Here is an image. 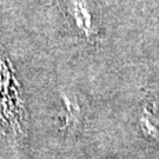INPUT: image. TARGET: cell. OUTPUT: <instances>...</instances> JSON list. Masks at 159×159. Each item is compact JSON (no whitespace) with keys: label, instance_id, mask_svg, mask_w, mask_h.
I'll list each match as a JSON object with an SVG mask.
<instances>
[{"label":"cell","instance_id":"1","mask_svg":"<svg viewBox=\"0 0 159 159\" xmlns=\"http://www.w3.org/2000/svg\"><path fill=\"white\" fill-rule=\"evenodd\" d=\"M0 119L12 131H20L24 120V102L20 85L8 57L0 46Z\"/></svg>","mask_w":159,"mask_h":159},{"label":"cell","instance_id":"3","mask_svg":"<svg viewBox=\"0 0 159 159\" xmlns=\"http://www.w3.org/2000/svg\"><path fill=\"white\" fill-rule=\"evenodd\" d=\"M83 111L79 99L71 92L61 93V108L59 112V129L61 131L75 130L81 121Z\"/></svg>","mask_w":159,"mask_h":159},{"label":"cell","instance_id":"2","mask_svg":"<svg viewBox=\"0 0 159 159\" xmlns=\"http://www.w3.org/2000/svg\"><path fill=\"white\" fill-rule=\"evenodd\" d=\"M70 23L81 38L94 41L100 37L102 17L96 0H63Z\"/></svg>","mask_w":159,"mask_h":159},{"label":"cell","instance_id":"4","mask_svg":"<svg viewBox=\"0 0 159 159\" xmlns=\"http://www.w3.org/2000/svg\"><path fill=\"white\" fill-rule=\"evenodd\" d=\"M139 123L143 132L146 136L152 138H157L159 136V119L154 111L148 110V107L144 108Z\"/></svg>","mask_w":159,"mask_h":159}]
</instances>
